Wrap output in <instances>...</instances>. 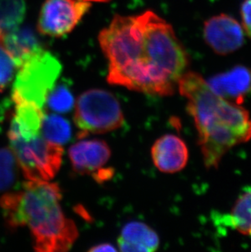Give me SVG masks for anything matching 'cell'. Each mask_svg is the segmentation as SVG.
<instances>
[{
    "label": "cell",
    "instance_id": "obj_4",
    "mask_svg": "<svg viewBox=\"0 0 251 252\" xmlns=\"http://www.w3.org/2000/svg\"><path fill=\"white\" fill-rule=\"evenodd\" d=\"M15 78L12 100H23L43 108L62 73L59 60L43 48L26 60Z\"/></svg>",
    "mask_w": 251,
    "mask_h": 252
},
{
    "label": "cell",
    "instance_id": "obj_2",
    "mask_svg": "<svg viewBox=\"0 0 251 252\" xmlns=\"http://www.w3.org/2000/svg\"><path fill=\"white\" fill-rule=\"evenodd\" d=\"M177 88L187 99L188 112L194 121L205 167L217 168L231 149L251 140L250 113L214 93L196 72H185Z\"/></svg>",
    "mask_w": 251,
    "mask_h": 252
},
{
    "label": "cell",
    "instance_id": "obj_3",
    "mask_svg": "<svg viewBox=\"0 0 251 252\" xmlns=\"http://www.w3.org/2000/svg\"><path fill=\"white\" fill-rule=\"evenodd\" d=\"M62 198L57 183L27 181L22 190L2 196L0 207L9 228L28 227L34 250L63 252L74 245L78 230L75 223L64 215Z\"/></svg>",
    "mask_w": 251,
    "mask_h": 252
},
{
    "label": "cell",
    "instance_id": "obj_7",
    "mask_svg": "<svg viewBox=\"0 0 251 252\" xmlns=\"http://www.w3.org/2000/svg\"><path fill=\"white\" fill-rule=\"evenodd\" d=\"M90 7V2L83 0H46L38 17V31L50 37L65 35Z\"/></svg>",
    "mask_w": 251,
    "mask_h": 252
},
{
    "label": "cell",
    "instance_id": "obj_15",
    "mask_svg": "<svg viewBox=\"0 0 251 252\" xmlns=\"http://www.w3.org/2000/svg\"><path fill=\"white\" fill-rule=\"evenodd\" d=\"M229 221L238 233L251 236V189L237 198L230 212Z\"/></svg>",
    "mask_w": 251,
    "mask_h": 252
},
{
    "label": "cell",
    "instance_id": "obj_8",
    "mask_svg": "<svg viewBox=\"0 0 251 252\" xmlns=\"http://www.w3.org/2000/svg\"><path fill=\"white\" fill-rule=\"evenodd\" d=\"M69 157L76 172L91 175L99 183L113 176L112 169L104 168L111 157V150L104 140L95 139L76 143L69 148Z\"/></svg>",
    "mask_w": 251,
    "mask_h": 252
},
{
    "label": "cell",
    "instance_id": "obj_13",
    "mask_svg": "<svg viewBox=\"0 0 251 252\" xmlns=\"http://www.w3.org/2000/svg\"><path fill=\"white\" fill-rule=\"evenodd\" d=\"M0 48L12 58L17 68L42 49L34 33L19 27L0 30Z\"/></svg>",
    "mask_w": 251,
    "mask_h": 252
},
{
    "label": "cell",
    "instance_id": "obj_22",
    "mask_svg": "<svg viewBox=\"0 0 251 252\" xmlns=\"http://www.w3.org/2000/svg\"><path fill=\"white\" fill-rule=\"evenodd\" d=\"M117 251L118 249L110 243H101L91 248L89 252H117Z\"/></svg>",
    "mask_w": 251,
    "mask_h": 252
},
{
    "label": "cell",
    "instance_id": "obj_20",
    "mask_svg": "<svg viewBox=\"0 0 251 252\" xmlns=\"http://www.w3.org/2000/svg\"><path fill=\"white\" fill-rule=\"evenodd\" d=\"M17 69L12 58L0 48V92L4 90L12 81Z\"/></svg>",
    "mask_w": 251,
    "mask_h": 252
},
{
    "label": "cell",
    "instance_id": "obj_11",
    "mask_svg": "<svg viewBox=\"0 0 251 252\" xmlns=\"http://www.w3.org/2000/svg\"><path fill=\"white\" fill-rule=\"evenodd\" d=\"M155 167L163 173L173 174L185 168L188 162V150L182 139L172 134L161 136L151 149Z\"/></svg>",
    "mask_w": 251,
    "mask_h": 252
},
{
    "label": "cell",
    "instance_id": "obj_1",
    "mask_svg": "<svg viewBox=\"0 0 251 252\" xmlns=\"http://www.w3.org/2000/svg\"><path fill=\"white\" fill-rule=\"evenodd\" d=\"M112 85L150 95H173L189 59L171 25L147 11L116 16L99 34Z\"/></svg>",
    "mask_w": 251,
    "mask_h": 252
},
{
    "label": "cell",
    "instance_id": "obj_23",
    "mask_svg": "<svg viewBox=\"0 0 251 252\" xmlns=\"http://www.w3.org/2000/svg\"><path fill=\"white\" fill-rule=\"evenodd\" d=\"M83 1H87V2H106L108 0H83Z\"/></svg>",
    "mask_w": 251,
    "mask_h": 252
},
{
    "label": "cell",
    "instance_id": "obj_5",
    "mask_svg": "<svg viewBox=\"0 0 251 252\" xmlns=\"http://www.w3.org/2000/svg\"><path fill=\"white\" fill-rule=\"evenodd\" d=\"M74 123L79 130L78 138L90 133H105L123 126L124 115L119 100L102 89L86 91L75 105Z\"/></svg>",
    "mask_w": 251,
    "mask_h": 252
},
{
    "label": "cell",
    "instance_id": "obj_19",
    "mask_svg": "<svg viewBox=\"0 0 251 252\" xmlns=\"http://www.w3.org/2000/svg\"><path fill=\"white\" fill-rule=\"evenodd\" d=\"M46 102L48 103V107L55 112L64 114L72 110L74 99L69 88L64 85H59L52 88Z\"/></svg>",
    "mask_w": 251,
    "mask_h": 252
},
{
    "label": "cell",
    "instance_id": "obj_21",
    "mask_svg": "<svg viewBox=\"0 0 251 252\" xmlns=\"http://www.w3.org/2000/svg\"><path fill=\"white\" fill-rule=\"evenodd\" d=\"M242 25L247 35L251 38V0H245L241 9Z\"/></svg>",
    "mask_w": 251,
    "mask_h": 252
},
{
    "label": "cell",
    "instance_id": "obj_18",
    "mask_svg": "<svg viewBox=\"0 0 251 252\" xmlns=\"http://www.w3.org/2000/svg\"><path fill=\"white\" fill-rule=\"evenodd\" d=\"M19 167L11 149H0V191L7 190L16 181Z\"/></svg>",
    "mask_w": 251,
    "mask_h": 252
},
{
    "label": "cell",
    "instance_id": "obj_12",
    "mask_svg": "<svg viewBox=\"0 0 251 252\" xmlns=\"http://www.w3.org/2000/svg\"><path fill=\"white\" fill-rule=\"evenodd\" d=\"M13 101L15 111L7 132L8 139L28 140L39 136L44 119L42 108L26 100Z\"/></svg>",
    "mask_w": 251,
    "mask_h": 252
},
{
    "label": "cell",
    "instance_id": "obj_9",
    "mask_svg": "<svg viewBox=\"0 0 251 252\" xmlns=\"http://www.w3.org/2000/svg\"><path fill=\"white\" fill-rule=\"evenodd\" d=\"M204 39L219 55H227L238 50L244 43L241 25L228 15L220 14L204 24Z\"/></svg>",
    "mask_w": 251,
    "mask_h": 252
},
{
    "label": "cell",
    "instance_id": "obj_6",
    "mask_svg": "<svg viewBox=\"0 0 251 252\" xmlns=\"http://www.w3.org/2000/svg\"><path fill=\"white\" fill-rule=\"evenodd\" d=\"M10 149L26 181H50L62 167L64 150L42 135L31 140H9Z\"/></svg>",
    "mask_w": 251,
    "mask_h": 252
},
{
    "label": "cell",
    "instance_id": "obj_10",
    "mask_svg": "<svg viewBox=\"0 0 251 252\" xmlns=\"http://www.w3.org/2000/svg\"><path fill=\"white\" fill-rule=\"evenodd\" d=\"M214 93L229 102L242 105L251 92V69L237 65L206 80Z\"/></svg>",
    "mask_w": 251,
    "mask_h": 252
},
{
    "label": "cell",
    "instance_id": "obj_14",
    "mask_svg": "<svg viewBox=\"0 0 251 252\" xmlns=\"http://www.w3.org/2000/svg\"><path fill=\"white\" fill-rule=\"evenodd\" d=\"M119 249L125 252H152L157 250L160 239L156 232L142 222L128 223L118 239Z\"/></svg>",
    "mask_w": 251,
    "mask_h": 252
},
{
    "label": "cell",
    "instance_id": "obj_17",
    "mask_svg": "<svg viewBox=\"0 0 251 252\" xmlns=\"http://www.w3.org/2000/svg\"><path fill=\"white\" fill-rule=\"evenodd\" d=\"M26 12L25 0H0V30L19 27Z\"/></svg>",
    "mask_w": 251,
    "mask_h": 252
},
{
    "label": "cell",
    "instance_id": "obj_16",
    "mask_svg": "<svg viewBox=\"0 0 251 252\" xmlns=\"http://www.w3.org/2000/svg\"><path fill=\"white\" fill-rule=\"evenodd\" d=\"M41 135L51 142L63 145L71 138V126L63 117L57 114L44 115Z\"/></svg>",
    "mask_w": 251,
    "mask_h": 252
}]
</instances>
